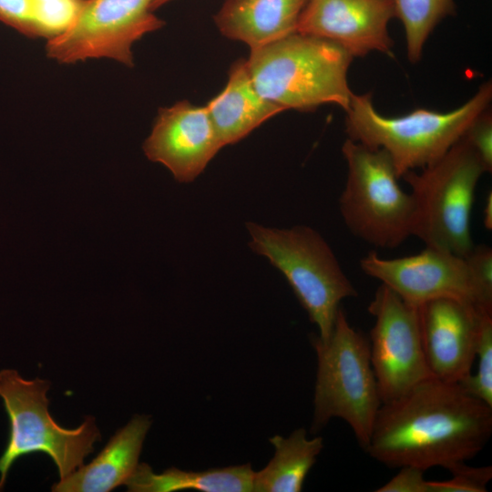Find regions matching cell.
<instances>
[{"mask_svg": "<svg viewBox=\"0 0 492 492\" xmlns=\"http://www.w3.org/2000/svg\"><path fill=\"white\" fill-rule=\"evenodd\" d=\"M317 355L313 432L333 417L344 420L364 450L382 401L370 359L369 340L338 310L330 337H312Z\"/></svg>", "mask_w": 492, "mask_h": 492, "instance_id": "obj_4", "label": "cell"}, {"mask_svg": "<svg viewBox=\"0 0 492 492\" xmlns=\"http://www.w3.org/2000/svg\"><path fill=\"white\" fill-rule=\"evenodd\" d=\"M425 470L405 466L400 467V471L393 478L382 487L375 489L376 492H430L428 480L424 477Z\"/></svg>", "mask_w": 492, "mask_h": 492, "instance_id": "obj_27", "label": "cell"}, {"mask_svg": "<svg viewBox=\"0 0 492 492\" xmlns=\"http://www.w3.org/2000/svg\"><path fill=\"white\" fill-rule=\"evenodd\" d=\"M347 178L339 199L345 226L379 249H395L412 236L415 201L399 185L389 155L347 138L342 147Z\"/></svg>", "mask_w": 492, "mask_h": 492, "instance_id": "obj_7", "label": "cell"}, {"mask_svg": "<svg viewBox=\"0 0 492 492\" xmlns=\"http://www.w3.org/2000/svg\"><path fill=\"white\" fill-rule=\"evenodd\" d=\"M151 425L149 415H136L110 438L100 453L52 486L55 492H108L126 481L138 465L146 435Z\"/></svg>", "mask_w": 492, "mask_h": 492, "instance_id": "obj_15", "label": "cell"}, {"mask_svg": "<svg viewBox=\"0 0 492 492\" xmlns=\"http://www.w3.org/2000/svg\"><path fill=\"white\" fill-rule=\"evenodd\" d=\"M374 318L369 349L382 404L432 376L424 354L418 306L380 284L368 305Z\"/></svg>", "mask_w": 492, "mask_h": 492, "instance_id": "obj_10", "label": "cell"}, {"mask_svg": "<svg viewBox=\"0 0 492 492\" xmlns=\"http://www.w3.org/2000/svg\"><path fill=\"white\" fill-rule=\"evenodd\" d=\"M222 147L206 107L184 100L159 109L143 149L178 181L190 182Z\"/></svg>", "mask_w": 492, "mask_h": 492, "instance_id": "obj_13", "label": "cell"}, {"mask_svg": "<svg viewBox=\"0 0 492 492\" xmlns=\"http://www.w3.org/2000/svg\"><path fill=\"white\" fill-rule=\"evenodd\" d=\"M253 251L264 256L286 278L310 321L327 340L341 302L358 295L323 237L305 225L277 229L246 224Z\"/></svg>", "mask_w": 492, "mask_h": 492, "instance_id": "obj_5", "label": "cell"}, {"mask_svg": "<svg viewBox=\"0 0 492 492\" xmlns=\"http://www.w3.org/2000/svg\"><path fill=\"white\" fill-rule=\"evenodd\" d=\"M352 60L337 43L295 32L251 49L246 63L257 91L285 110L311 111L325 103L346 110L354 94L347 82Z\"/></svg>", "mask_w": 492, "mask_h": 492, "instance_id": "obj_2", "label": "cell"}, {"mask_svg": "<svg viewBox=\"0 0 492 492\" xmlns=\"http://www.w3.org/2000/svg\"><path fill=\"white\" fill-rule=\"evenodd\" d=\"M492 98L490 82L482 85L467 102L449 112L425 108L388 118L378 113L372 94H353L346 111L348 138L370 149H384L397 176L423 169L438 161L461 139Z\"/></svg>", "mask_w": 492, "mask_h": 492, "instance_id": "obj_3", "label": "cell"}, {"mask_svg": "<svg viewBox=\"0 0 492 492\" xmlns=\"http://www.w3.org/2000/svg\"><path fill=\"white\" fill-rule=\"evenodd\" d=\"M452 477L444 481H428L430 492H485L492 477V466H470L466 463L449 470Z\"/></svg>", "mask_w": 492, "mask_h": 492, "instance_id": "obj_23", "label": "cell"}, {"mask_svg": "<svg viewBox=\"0 0 492 492\" xmlns=\"http://www.w3.org/2000/svg\"><path fill=\"white\" fill-rule=\"evenodd\" d=\"M154 1L84 0L72 25L47 41V56L63 64L110 58L132 67L133 44L164 25Z\"/></svg>", "mask_w": 492, "mask_h": 492, "instance_id": "obj_9", "label": "cell"}, {"mask_svg": "<svg viewBox=\"0 0 492 492\" xmlns=\"http://www.w3.org/2000/svg\"><path fill=\"white\" fill-rule=\"evenodd\" d=\"M483 222L487 231L492 230V193L491 191L487 195L484 211H483Z\"/></svg>", "mask_w": 492, "mask_h": 492, "instance_id": "obj_28", "label": "cell"}, {"mask_svg": "<svg viewBox=\"0 0 492 492\" xmlns=\"http://www.w3.org/2000/svg\"><path fill=\"white\" fill-rule=\"evenodd\" d=\"M393 17V0H309L297 32L335 42L353 57L371 51L390 55L387 26Z\"/></svg>", "mask_w": 492, "mask_h": 492, "instance_id": "obj_14", "label": "cell"}, {"mask_svg": "<svg viewBox=\"0 0 492 492\" xmlns=\"http://www.w3.org/2000/svg\"><path fill=\"white\" fill-rule=\"evenodd\" d=\"M253 475L250 464L204 471H184L173 466L156 474L148 464L138 463L124 485L133 492H249L253 491Z\"/></svg>", "mask_w": 492, "mask_h": 492, "instance_id": "obj_18", "label": "cell"}, {"mask_svg": "<svg viewBox=\"0 0 492 492\" xmlns=\"http://www.w3.org/2000/svg\"><path fill=\"white\" fill-rule=\"evenodd\" d=\"M491 433L492 407L430 376L382 404L364 452L390 468L450 470L480 453Z\"/></svg>", "mask_w": 492, "mask_h": 492, "instance_id": "obj_1", "label": "cell"}, {"mask_svg": "<svg viewBox=\"0 0 492 492\" xmlns=\"http://www.w3.org/2000/svg\"><path fill=\"white\" fill-rule=\"evenodd\" d=\"M486 312L492 311L450 298L418 306L422 344L432 376L458 384L471 374Z\"/></svg>", "mask_w": 492, "mask_h": 492, "instance_id": "obj_12", "label": "cell"}, {"mask_svg": "<svg viewBox=\"0 0 492 492\" xmlns=\"http://www.w3.org/2000/svg\"><path fill=\"white\" fill-rule=\"evenodd\" d=\"M465 260L480 289L492 301V249L485 244L474 245Z\"/></svg>", "mask_w": 492, "mask_h": 492, "instance_id": "obj_26", "label": "cell"}, {"mask_svg": "<svg viewBox=\"0 0 492 492\" xmlns=\"http://www.w3.org/2000/svg\"><path fill=\"white\" fill-rule=\"evenodd\" d=\"M359 263L365 274L413 305L450 298L492 311V301L480 289L465 258L451 252L425 246L414 255L384 259L372 251Z\"/></svg>", "mask_w": 492, "mask_h": 492, "instance_id": "obj_11", "label": "cell"}, {"mask_svg": "<svg viewBox=\"0 0 492 492\" xmlns=\"http://www.w3.org/2000/svg\"><path fill=\"white\" fill-rule=\"evenodd\" d=\"M84 0H30L38 36L48 40L64 33L76 19Z\"/></svg>", "mask_w": 492, "mask_h": 492, "instance_id": "obj_22", "label": "cell"}, {"mask_svg": "<svg viewBox=\"0 0 492 492\" xmlns=\"http://www.w3.org/2000/svg\"><path fill=\"white\" fill-rule=\"evenodd\" d=\"M205 107L223 147L238 142L285 110L257 91L243 59L231 66L226 87Z\"/></svg>", "mask_w": 492, "mask_h": 492, "instance_id": "obj_17", "label": "cell"}, {"mask_svg": "<svg viewBox=\"0 0 492 492\" xmlns=\"http://www.w3.org/2000/svg\"><path fill=\"white\" fill-rule=\"evenodd\" d=\"M487 109L471 123L462 138L477 154L487 171L491 172L492 118Z\"/></svg>", "mask_w": 492, "mask_h": 492, "instance_id": "obj_24", "label": "cell"}, {"mask_svg": "<svg viewBox=\"0 0 492 492\" xmlns=\"http://www.w3.org/2000/svg\"><path fill=\"white\" fill-rule=\"evenodd\" d=\"M50 383L24 379L17 371H0V396L9 418V436L0 456V491L13 464L21 456L44 453L64 478L80 467L101 435L93 416L74 429L60 426L48 411Z\"/></svg>", "mask_w": 492, "mask_h": 492, "instance_id": "obj_8", "label": "cell"}, {"mask_svg": "<svg viewBox=\"0 0 492 492\" xmlns=\"http://www.w3.org/2000/svg\"><path fill=\"white\" fill-rule=\"evenodd\" d=\"M0 21L27 36H39L30 0H0Z\"/></svg>", "mask_w": 492, "mask_h": 492, "instance_id": "obj_25", "label": "cell"}, {"mask_svg": "<svg viewBox=\"0 0 492 492\" xmlns=\"http://www.w3.org/2000/svg\"><path fill=\"white\" fill-rule=\"evenodd\" d=\"M308 1L226 0L214 20L223 36L252 49L297 32Z\"/></svg>", "mask_w": 492, "mask_h": 492, "instance_id": "obj_16", "label": "cell"}, {"mask_svg": "<svg viewBox=\"0 0 492 492\" xmlns=\"http://www.w3.org/2000/svg\"><path fill=\"white\" fill-rule=\"evenodd\" d=\"M171 0H155L152 4V10L154 11L155 9H157L158 7L167 4L168 2H169Z\"/></svg>", "mask_w": 492, "mask_h": 492, "instance_id": "obj_29", "label": "cell"}, {"mask_svg": "<svg viewBox=\"0 0 492 492\" xmlns=\"http://www.w3.org/2000/svg\"><path fill=\"white\" fill-rule=\"evenodd\" d=\"M274 456L268 465L253 475V491L299 492L310 469L323 447L322 437L309 439L304 428L290 436H274L269 439Z\"/></svg>", "mask_w": 492, "mask_h": 492, "instance_id": "obj_19", "label": "cell"}, {"mask_svg": "<svg viewBox=\"0 0 492 492\" xmlns=\"http://www.w3.org/2000/svg\"><path fill=\"white\" fill-rule=\"evenodd\" d=\"M476 359V374L458 384L468 395L492 407V312L482 315Z\"/></svg>", "mask_w": 492, "mask_h": 492, "instance_id": "obj_21", "label": "cell"}, {"mask_svg": "<svg viewBox=\"0 0 492 492\" xmlns=\"http://www.w3.org/2000/svg\"><path fill=\"white\" fill-rule=\"evenodd\" d=\"M487 172L463 138L438 161L401 178L415 201L412 236L426 247L465 258L473 249L470 218L480 177Z\"/></svg>", "mask_w": 492, "mask_h": 492, "instance_id": "obj_6", "label": "cell"}, {"mask_svg": "<svg viewBox=\"0 0 492 492\" xmlns=\"http://www.w3.org/2000/svg\"><path fill=\"white\" fill-rule=\"evenodd\" d=\"M395 17L403 23L407 56L416 63L424 45L437 24L455 12L454 0H393Z\"/></svg>", "mask_w": 492, "mask_h": 492, "instance_id": "obj_20", "label": "cell"}]
</instances>
